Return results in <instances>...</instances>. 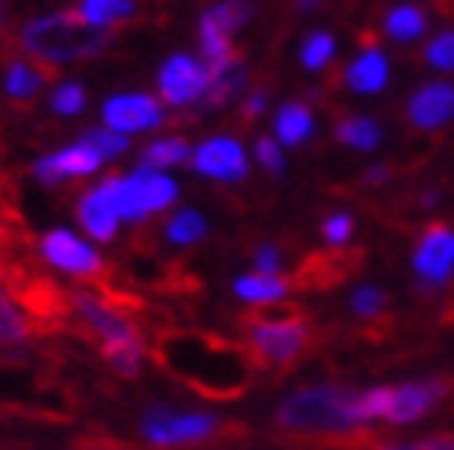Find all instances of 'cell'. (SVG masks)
Masks as SVG:
<instances>
[{"label":"cell","instance_id":"cell-27","mask_svg":"<svg viewBox=\"0 0 454 450\" xmlns=\"http://www.w3.org/2000/svg\"><path fill=\"white\" fill-rule=\"evenodd\" d=\"M203 237H207V221H203V214L192 211V207L177 211V214L167 221V240H174V244H196V240H203Z\"/></svg>","mask_w":454,"mask_h":450},{"label":"cell","instance_id":"cell-33","mask_svg":"<svg viewBox=\"0 0 454 450\" xmlns=\"http://www.w3.org/2000/svg\"><path fill=\"white\" fill-rule=\"evenodd\" d=\"M425 59L433 63V66H440V71H454V30H447V34L428 41Z\"/></svg>","mask_w":454,"mask_h":450},{"label":"cell","instance_id":"cell-17","mask_svg":"<svg viewBox=\"0 0 454 450\" xmlns=\"http://www.w3.org/2000/svg\"><path fill=\"white\" fill-rule=\"evenodd\" d=\"M292 291V281L288 277H266V274H247V277H237L233 281V296L247 306H278L288 299Z\"/></svg>","mask_w":454,"mask_h":450},{"label":"cell","instance_id":"cell-11","mask_svg":"<svg viewBox=\"0 0 454 450\" xmlns=\"http://www.w3.org/2000/svg\"><path fill=\"white\" fill-rule=\"evenodd\" d=\"M78 221L89 237L97 240H115L119 233V174L115 177H104L100 185H93L82 199H78Z\"/></svg>","mask_w":454,"mask_h":450},{"label":"cell","instance_id":"cell-34","mask_svg":"<svg viewBox=\"0 0 454 450\" xmlns=\"http://www.w3.org/2000/svg\"><path fill=\"white\" fill-rule=\"evenodd\" d=\"M351 229H355V221H351L348 214H333V218H325V225H322V237H325L329 247H344V244L351 240Z\"/></svg>","mask_w":454,"mask_h":450},{"label":"cell","instance_id":"cell-28","mask_svg":"<svg viewBox=\"0 0 454 450\" xmlns=\"http://www.w3.org/2000/svg\"><path fill=\"white\" fill-rule=\"evenodd\" d=\"M351 310H355V318H362V322H380L384 310H388V296H384L377 284H362L351 296Z\"/></svg>","mask_w":454,"mask_h":450},{"label":"cell","instance_id":"cell-30","mask_svg":"<svg viewBox=\"0 0 454 450\" xmlns=\"http://www.w3.org/2000/svg\"><path fill=\"white\" fill-rule=\"evenodd\" d=\"M373 450H454V432H433V436H418V439H392V443H380Z\"/></svg>","mask_w":454,"mask_h":450},{"label":"cell","instance_id":"cell-26","mask_svg":"<svg viewBox=\"0 0 454 450\" xmlns=\"http://www.w3.org/2000/svg\"><path fill=\"white\" fill-rule=\"evenodd\" d=\"M384 27H388V37H395V41H414L425 30V12L418 4H399L388 12Z\"/></svg>","mask_w":454,"mask_h":450},{"label":"cell","instance_id":"cell-15","mask_svg":"<svg viewBox=\"0 0 454 450\" xmlns=\"http://www.w3.org/2000/svg\"><path fill=\"white\" fill-rule=\"evenodd\" d=\"M406 115H411L414 129H440L454 119V85H425L406 104Z\"/></svg>","mask_w":454,"mask_h":450},{"label":"cell","instance_id":"cell-9","mask_svg":"<svg viewBox=\"0 0 454 450\" xmlns=\"http://www.w3.org/2000/svg\"><path fill=\"white\" fill-rule=\"evenodd\" d=\"M37 252L49 266H56L59 274H71V277H82V281H93V277L104 274V259L97 255V247H89L71 229L44 233L41 244H37Z\"/></svg>","mask_w":454,"mask_h":450},{"label":"cell","instance_id":"cell-25","mask_svg":"<svg viewBox=\"0 0 454 450\" xmlns=\"http://www.w3.org/2000/svg\"><path fill=\"white\" fill-rule=\"evenodd\" d=\"M129 12H133V0H82L78 4V15L97 30L115 27V22L126 19Z\"/></svg>","mask_w":454,"mask_h":450},{"label":"cell","instance_id":"cell-39","mask_svg":"<svg viewBox=\"0 0 454 450\" xmlns=\"http://www.w3.org/2000/svg\"><path fill=\"white\" fill-rule=\"evenodd\" d=\"M4 22H8V8H4V0H0V30H4Z\"/></svg>","mask_w":454,"mask_h":450},{"label":"cell","instance_id":"cell-18","mask_svg":"<svg viewBox=\"0 0 454 450\" xmlns=\"http://www.w3.org/2000/svg\"><path fill=\"white\" fill-rule=\"evenodd\" d=\"M344 78L355 93H380V89L388 85V59H384L377 49H366L348 66Z\"/></svg>","mask_w":454,"mask_h":450},{"label":"cell","instance_id":"cell-8","mask_svg":"<svg viewBox=\"0 0 454 450\" xmlns=\"http://www.w3.org/2000/svg\"><path fill=\"white\" fill-rule=\"evenodd\" d=\"M414 277L418 288L440 291L454 277V229L450 225H428L414 247Z\"/></svg>","mask_w":454,"mask_h":450},{"label":"cell","instance_id":"cell-24","mask_svg":"<svg viewBox=\"0 0 454 450\" xmlns=\"http://www.w3.org/2000/svg\"><path fill=\"white\" fill-rule=\"evenodd\" d=\"M336 137L355 151H373L380 144V126L366 115H351V119H344L336 126Z\"/></svg>","mask_w":454,"mask_h":450},{"label":"cell","instance_id":"cell-16","mask_svg":"<svg viewBox=\"0 0 454 450\" xmlns=\"http://www.w3.org/2000/svg\"><path fill=\"white\" fill-rule=\"evenodd\" d=\"M30 332H34L30 310L19 303L15 288L4 281V274H0V347H19V344H27Z\"/></svg>","mask_w":454,"mask_h":450},{"label":"cell","instance_id":"cell-21","mask_svg":"<svg viewBox=\"0 0 454 450\" xmlns=\"http://www.w3.org/2000/svg\"><path fill=\"white\" fill-rule=\"evenodd\" d=\"M274 129H278V141L281 144H303L314 129V115L307 104H285L274 119Z\"/></svg>","mask_w":454,"mask_h":450},{"label":"cell","instance_id":"cell-7","mask_svg":"<svg viewBox=\"0 0 454 450\" xmlns=\"http://www.w3.org/2000/svg\"><path fill=\"white\" fill-rule=\"evenodd\" d=\"M177 199V185L159 170H133L129 177L119 174V214L126 221H148L152 214L167 211Z\"/></svg>","mask_w":454,"mask_h":450},{"label":"cell","instance_id":"cell-32","mask_svg":"<svg viewBox=\"0 0 454 450\" xmlns=\"http://www.w3.org/2000/svg\"><path fill=\"white\" fill-rule=\"evenodd\" d=\"M85 144L93 148L100 159H115V155H122L129 144L126 137H119V133H111V129H93V133H85Z\"/></svg>","mask_w":454,"mask_h":450},{"label":"cell","instance_id":"cell-40","mask_svg":"<svg viewBox=\"0 0 454 450\" xmlns=\"http://www.w3.org/2000/svg\"><path fill=\"white\" fill-rule=\"evenodd\" d=\"M300 4H303V8H307V4H314V0H300Z\"/></svg>","mask_w":454,"mask_h":450},{"label":"cell","instance_id":"cell-31","mask_svg":"<svg viewBox=\"0 0 454 450\" xmlns=\"http://www.w3.org/2000/svg\"><path fill=\"white\" fill-rule=\"evenodd\" d=\"M52 107L59 111V115H82L85 111V89L78 81H63L52 93Z\"/></svg>","mask_w":454,"mask_h":450},{"label":"cell","instance_id":"cell-29","mask_svg":"<svg viewBox=\"0 0 454 450\" xmlns=\"http://www.w3.org/2000/svg\"><path fill=\"white\" fill-rule=\"evenodd\" d=\"M333 52H336V41H333V34H325V30H317V34H310L307 41H303V66L307 71H322V66L333 59Z\"/></svg>","mask_w":454,"mask_h":450},{"label":"cell","instance_id":"cell-19","mask_svg":"<svg viewBox=\"0 0 454 450\" xmlns=\"http://www.w3.org/2000/svg\"><path fill=\"white\" fill-rule=\"evenodd\" d=\"M52 78V66H37V63H27V59H12V66L4 71V89H8V97L15 100H30L37 97L44 81Z\"/></svg>","mask_w":454,"mask_h":450},{"label":"cell","instance_id":"cell-5","mask_svg":"<svg viewBox=\"0 0 454 450\" xmlns=\"http://www.w3.org/2000/svg\"><path fill=\"white\" fill-rule=\"evenodd\" d=\"M141 439L155 450H185L211 443L222 432V417L211 410H177L167 402H155L141 414Z\"/></svg>","mask_w":454,"mask_h":450},{"label":"cell","instance_id":"cell-13","mask_svg":"<svg viewBox=\"0 0 454 450\" xmlns=\"http://www.w3.org/2000/svg\"><path fill=\"white\" fill-rule=\"evenodd\" d=\"M192 167L203 177H218V182H244L247 155L233 137H211L192 151Z\"/></svg>","mask_w":454,"mask_h":450},{"label":"cell","instance_id":"cell-6","mask_svg":"<svg viewBox=\"0 0 454 450\" xmlns=\"http://www.w3.org/2000/svg\"><path fill=\"white\" fill-rule=\"evenodd\" d=\"M384 388V410H380V424H392V429H406V424H418L421 417L433 414L440 402L450 395V384L443 376H425V380H406V384H380Z\"/></svg>","mask_w":454,"mask_h":450},{"label":"cell","instance_id":"cell-38","mask_svg":"<svg viewBox=\"0 0 454 450\" xmlns=\"http://www.w3.org/2000/svg\"><path fill=\"white\" fill-rule=\"evenodd\" d=\"M388 174H392V167H373V170L366 174V182H370V185H380V182H388Z\"/></svg>","mask_w":454,"mask_h":450},{"label":"cell","instance_id":"cell-1","mask_svg":"<svg viewBox=\"0 0 454 450\" xmlns=\"http://www.w3.org/2000/svg\"><path fill=\"white\" fill-rule=\"evenodd\" d=\"M278 429L300 439L348 443L370 432L362 417V392L348 384H307L278 402Z\"/></svg>","mask_w":454,"mask_h":450},{"label":"cell","instance_id":"cell-35","mask_svg":"<svg viewBox=\"0 0 454 450\" xmlns=\"http://www.w3.org/2000/svg\"><path fill=\"white\" fill-rule=\"evenodd\" d=\"M255 155H259V163H262L266 170H274V174L285 170V155H281V148L274 144V137H259V141H255Z\"/></svg>","mask_w":454,"mask_h":450},{"label":"cell","instance_id":"cell-36","mask_svg":"<svg viewBox=\"0 0 454 450\" xmlns=\"http://www.w3.org/2000/svg\"><path fill=\"white\" fill-rule=\"evenodd\" d=\"M255 274H266V277L281 274V252L278 247H259L255 252Z\"/></svg>","mask_w":454,"mask_h":450},{"label":"cell","instance_id":"cell-4","mask_svg":"<svg viewBox=\"0 0 454 450\" xmlns=\"http://www.w3.org/2000/svg\"><path fill=\"white\" fill-rule=\"evenodd\" d=\"M244 347L255 366L288 369L310 347V325L300 314H255V318H247Z\"/></svg>","mask_w":454,"mask_h":450},{"label":"cell","instance_id":"cell-3","mask_svg":"<svg viewBox=\"0 0 454 450\" xmlns=\"http://www.w3.org/2000/svg\"><path fill=\"white\" fill-rule=\"evenodd\" d=\"M111 34L97 30L78 15V12H52L41 15L34 22H27L19 44L27 49L34 59H41L44 66H59V63H74L85 56H97L107 49Z\"/></svg>","mask_w":454,"mask_h":450},{"label":"cell","instance_id":"cell-37","mask_svg":"<svg viewBox=\"0 0 454 450\" xmlns=\"http://www.w3.org/2000/svg\"><path fill=\"white\" fill-rule=\"evenodd\" d=\"M262 107H266V97H262V93H252V100L244 104V119L252 122L255 115H262Z\"/></svg>","mask_w":454,"mask_h":450},{"label":"cell","instance_id":"cell-20","mask_svg":"<svg viewBox=\"0 0 454 450\" xmlns=\"http://www.w3.org/2000/svg\"><path fill=\"white\" fill-rule=\"evenodd\" d=\"M247 19H252V4H247V0H222V4H215L211 12H203L200 34L230 37V30H237L240 22H247Z\"/></svg>","mask_w":454,"mask_h":450},{"label":"cell","instance_id":"cell-22","mask_svg":"<svg viewBox=\"0 0 454 450\" xmlns=\"http://www.w3.org/2000/svg\"><path fill=\"white\" fill-rule=\"evenodd\" d=\"M192 159V151H189V144L181 141V137H163V141H152L148 148H145V170H159L163 174L167 167H181V163H189Z\"/></svg>","mask_w":454,"mask_h":450},{"label":"cell","instance_id":"cell-2","mask_svg":"<svg viewBox=\"0 0 454 450\" xmlns=\"http://www.w3.org/2000/svg\"><path fill=\"white\" fill-rule=\"evenodd\" d=\"M71 310L89 329V336L100 344V354L111 369L119 376L141 373L145 358H148V344H145L141 325L133 322V314L126 310L122 296H111L104 288H78L71 296Z\"/></svg>","mask_w":454,"mask_h":450},{"label":"cell","instance_id":"cell-14","mask_svg":"<svg viewBox=\"0 0 454 450\" xmlns=\"http://www.w3.org/2000/svg\"><path fill=\"white\" fill-rule=\"evenodd\" d=\"M100 163H104L100 155L82 141V144H71V148H63V151H56V155H44V159H37L34 174L41 177L44 185H56V182H67V177L97 174V170H100Z\"/></svg>","mask_w":454,"mask_h":450},{"label":"cell","instance_id":"cell-12","mask_svg":"<svg viewBox=\"0 0 454 450\" xmlns=\"http://www.w3.org/2000/svg\"><path fill=\"white\" fill-rule=\"evenodd\" d=\"M104 122L111 133L129 137V133H141L163 122V104L148 93H129V97H115L104 104Z\"/></svg>","mask_w":454,"mask_h":450},{"label":"cell","instance_id":"cell-10","mask_svg":"<svg viewBox=\"0 0 454 450\" xmlns=\"http://www.w3.org/2000/svg\"><path fill=\"white\" fill-rule=\"evenodd\" d=\"M211 85V71L192 56H170L159 71V97H163L170 107H185L192 100H200Z\"/></svg>","mask_w":454,"mask_h":450},{"label":"cell","instance_id":"cell-23","mask_svg":"<svg viewBox=\"0 0 454 450\" xmlns=\"http://www.w3.org/2000/svg\"><path fill=\"white\" fill-rule=\"evenodd\" d=\"M247 81V71H244V63H230L225 71L211 74V85H207V93H203V104L207 107H222V104H230L240 89Z\"/></svg>","mask_w":454,"mask_h":450}]
</instances>
